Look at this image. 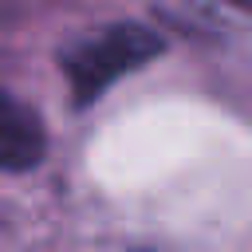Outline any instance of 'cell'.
I'll list each match as a JSON object with an SVG mask.
<instances>
[{
  "label": "cell",
  "instance_id": "obj_1",
  "mask_svg": "<svg viewBox=\"0 0 252 252\" xmlns=\"http://www.w3.org/2000/svg\"><path fill=\"white\" fill-rule=\"evenodd\" d=\"M161 47H165L161 35L150 24H138V20H122V24L98 28L87 39H75L59 55L63 79L71 87V102L75 106H91L106 87H114L130 71L146 67Z\"/></svg>",
  "mask_w": 252,
  "mask_h": 252
},
{
  "label": "cell",
  "instance_id": "obj_2",
  "mask_svg": "<svg viewBox=\"0 0 252 252\" xmlns=\"http://www.w3.org/2000/svg\"><path fill=\"white\" fill-rule=\"evenodd\" d=\"M43 154H47V134L39 114L24 98L0 87V169L4 173L35 169Z\"/></svg>",
  "mask_w": 252,
  "mask_h": 252
},
{
  "label": "cell",
  "instance_id": "obj_3",
  "mask_svg": "<svg viewBox=\"0 0 252 252\" xmlns=\"http://www.w3.org/2000/svg\"><path fill=\"white\" fill-rule=\"evenodd\" d=\"M146 252H150V248H146Z\"/></svg>",
  "mask_w": 252,
  "mask_h": 252
}]
</instances>
